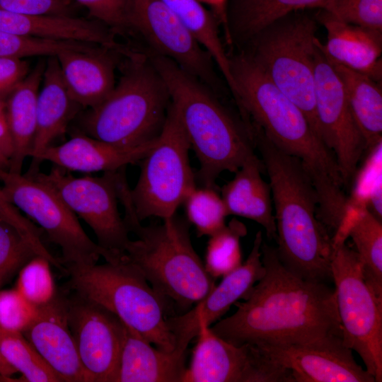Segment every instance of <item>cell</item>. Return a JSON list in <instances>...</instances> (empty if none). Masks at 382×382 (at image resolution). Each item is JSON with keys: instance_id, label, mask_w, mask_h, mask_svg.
<instances>
[{"instance_id": "1", "label": "cell", "mask_w": 382, "mask_h": 382, "mask_svg": "<svg viewBox=\"0 0 382 382\" xmlns=\"http://www.w3.org/2000/svg\"><path fill=\"white\" fill-rule=\"evenodd\" d=\"M261 253L263 277L244 301L234 303L233 314L210 327L212 332L235 345H289L342 337L335 289L296 276L264 241Z\"/></svg>"}, {"instance_id": "2", "label": "cell", "mask_w": 382, "mask_h": 382, "mask_svg": "<svg viewBox=\"0 0 382 382\" xmlns=\"http://www.w3.org/2000/svg\"><path fill=\"white\" fill-rule=\"evenodd\" d=\"M229 59L233 98L244 124L261 130L278 149L301 161L317 194L320 219L337 225L346 215L348 197L334 155L304 113L245 51Z\"/></svg>"}, {"instance_id": "3", "label": "cell", "mask_w": 382, "mask_h": 382, "mask_svg": "<svg viewBox=\"0 0 382 382\" xmlns=\"http://www.w3.org/2000/svg\"><path fill=\"white\" fill-rule=\"evenodd\" d=\"M250 134L269 177L279 260L301 279L332 282V238L318 218L317 194L303 165L261 130L253 127Z\"/></svg>"}, {"instance_id": "4", "label": "cell", "mask_w": 382, "mask_h": 382, "mask_svg": "<svg viewBox=\"0 0 382 382\" xmlns=\"http://www.w3.org/2000/svg\"><path fill=\"white\" fill-rule=\"evenodd\" d=\"M150 61L199 161L195 175L202 186L216 187L222 172L235 173L257 155L244 122L237 121L208 86L166 57L154 54Z\"/></svg>"}, {"instance_id": "5", "label": "cell", "mask_w": 382, "mask_h": 382, "mask_svg": "<svg viewBox=\"0 0 382 382\" xmlns=\"http://www.w3.org/2000/svg\"><path fill=\"white\" fill-rule=\"evenodd\" d=\"M119 201L128 231L137 237L127 245L125 258L167 303L169 300L186 309L202 301L216 285L215 279L192 246L188 221L175 214L162 224L143 226L129 190L120 193Z\"/></svg>"}, {"instance_id": "6", "label": "cell", "mask_w": 382, "mask_h": 382, "mask_svg": "<svg viewBox=\"0 0 382 382\" xmlns=\"http://www.w3.org/2000/svg\"><path fill=\"white\" fill-rule=\"evenodd\" d=\"M128 59L111 93L81 117L80 132L115 146L136 147L157 139L170 98L151 61L139 54Z\"/></svg>"}, {"instance_id": "7", "label": "cell", "mask_w": 382, "mask_h": 382, "mask_svg": "<svg viewBox=\"0 0 382 382\" xmlns=\"http://www.w3.org/2000/svg\"><path fill=\"white\" fill-rule=\"evenodd\" d=\"M64 268L76 294L112 312L157 348L173 351L175 341L167 323L168 303L125 255L102 265Z\"/></svg>"}, {"instance_id": "8", "label": "cell", "mask_w": 382, "mask_h": 382, "mask_svg": "<svg viewBox=\"0 0 382 382\" xmlns=\"http://www.w3.org/2000/svg\"><path fill=\"white\" fill-rule=\"evenodd\" d=\"M318 23L304 10L291 12L264 28L242 50L300 108L319 136L314 82Z\"/></svg>"}, {"instance_id": "9", "label": "cell", "mask_w": 382, "mask_h": 382, "mask_svg": "<svg viewBox=\"0 0 382 382\" xmlns=\"http://www.w3.org/2000/svg\"><path fill=\"white\" fill-rule=\"evenodd\" d=\"M190 144L171 103L163 129L141 162L138 180L130 197L140 221L163 220L175 214L195 188L196 175L189 160Z\"/></svg>"}, {"instance_id": "10", "label": "cell", "mask_w": 382, "mask_h": 382, "mask_svg": "<svg viewBox=\"0 0 382 382\" xmlns=\"http://www.w3.org/2000/svg\"><path fill=\"white\" fill-rule=\"evenodd\" d=\"M332 239L331 270L344 344L356 352L376 382L382 381V299L364 279L356 251Z\"/></svg>"}, {"instance_id": "11", "label": "cell", "mask_w": 382, "mask_h": 382, "mask_svg": "<svg viewBox=\"0 0 382 382\" xmlns=\"http://www.w3.org/2000/svg\"><path fill=\"white\" fill-rule=\"evenodd\" d=\"M0 180L9 202L35 221L49 240L61 248L59 260L64 267L96 264L100 257L106 262L117 260L88 236L76 215L49 185L1 169Z\"/></svg>"}, {"instance_id": "12", "label": "cell", "mask_w": 382, "mask_h": 382, "mask_svg": "<svg viewBox=\"0 0 382 382\" xmlns=\"http://www.w3.org/2000/svg\"><path fill=\"white\" fill-rule=\"evenodd\" d=\"M117 170L104 172L100 177L77 178L54 166L48 173L39 171L31 178L52 188L91 228L98 245L116 259H120L130 238L118 209Z\"/></svg>"}, {"instance_id": "13", "label": "cell", "mask_w": 382, "mask_h": 382, "mask_svg": "<svg viewBox=\"0 0 382 382\" xmlns=\"http://www.w3.org/2000/svg\"><path fill=\"white\" fill-rule=\"evenodd\" d=\"M316 39L315 104L318 134L337 161L344 187L352 185L366 146L353 119L343 83Z\"/></svg>"}, {"instance_id": "14", "label": "cell", "mask_w": 382, "mask_h": 382, "mask_svg": "<svg viewBox=\"0 0 382 382\" xmlns=\"http://www.w3.org/2000/svg\"><path fill=\"white\" fill-rule=\"evenodd\" d=\"M127 21L156 55L173 61L209 88H219L212 58L161 0H129Z\"/></svg>"}, {"instance_id": "15", "label": "cell", "mask_w": 382, "mask_h": 382, "mask_svg": "<svg viewBox=\"0 0 382 382\" xmlns=\"http://www.w3.org/2000/svg\"><path fill=\"white\" fill-rule=\"evenodd\" d=\"M183 382H294L284 368L258 347L235 345L201 326Z\"/></svg>"}, {"instance_id": "16", "label": "cell", "mask_w": 382, "mask_h": 382, "mask_svg": "<svg viewBox=\"0 0 382 382\" xmlns=\"http://www.w3.org/2000/svg\"><path fill=\"white\" fill-rule=\"evenodd\" d=\"M68 323L86 382H115L124 323L103 306L74 294L68 299Z\"/></svg>"}, {"instance_id": "17", "label": "cell", "mask_w": 382, "mask_h": 382, "mask_svg": "<svg viewBox=\"0 0 382 382\" xmlns=\"http://www.w3.org/2000/svg\"><path fill=\"white\" fill-rule=\"evenodd\" d=\"M257 347L289 370L294 382H376L355 361L353 351L340 335L301 344Z\"/></svg>"}, {"instance_id": "18", "label": "cell", "mask_w": 382, "mask_h": 382, "mask_svg": "<svg viewBox=\"0 0 382 382\" xmlns=\"http://www.w3.org/2000/svg\"><path fill=\"white\" fill-rule=\"evenodd\" d=\"M262 231H258L245 261L224 275L221 282L196 306L183 314L169 316L167 323L175 337V350L185 354L191 340L197 337L201 326L210 325L224 316L238 300L244 299L254 285L263 277L262 261Z\"/></svg>"}, {"instance_id": "19", "label": "cell", "mask_w": 382, "mask_h": 382, "mask_svg": "<svg viewBox=\"0 0 382 382\" xmlns=\"http://www.w3.org/2000/svg\"><path fill=\"white\" fill-rule=\"evenodd\" d=\"M37 307L35 318L22 334L63 381L86 382L68 323V299L56 293Z\"/></svg>"}, {"instance_id": "20", "label": "cell", "mask_w": 382, "mask_h": 382, "mask_svg": "<svg viewBox=\"0 0 382 382\" xmlns=\"http://www.w3.org/2000/svg\"><path fill=\"white\" fill-rule=\"evenodd\" d=\"M156 140L136 147L115 146L79 132L66 142L50 146L36 157L25 175L33 178L39 172L43 161L67 171L82 173L109 172L117 170L129 164L140 162Z\"/></svg>"}, {"instance_id": "21", "label": "cell", "mask_w": 382, "mask_h": 382, "mask_svg": "<svg viewBox=\"0 0 382 382\" xmlns=\"http://www.w3.org/2000/svg\"><path fill=\"white\" fill-rule=\"evenodd\" d=\"M315 18L325 28L327 40L320 42L330 62L382 81V30L345 22L318 8Z\"/></svg>"}, {"instance_id": "22", "label": "cell", "mask_w": 382, "mask_h": 382, "mask_svg": "<svg viewBox=\"0 0 382 382\" xmlns=\"http://www.w3.org/2000/svg\"><path fill=\"white\" fill-rule=\"evenodd\" d=\"M114 52L98 46L91 50H66L56 56L68 91L81 108L96 107L114 88Z\"/></svg>"}, {"instance_id": "23", "label": "cell", "mask_w": 382, "mask_h": 382, "mask_svg": "<svg viewBox=\"0 0 382 382\" xmlns=\"http://www.w3.org/2000/svg\"><path fill=\"white\" fill-rule=\"evenodd\" d=\"M264 170L256 155L248 160L224 185L221 196L228 215L243 217L260 224L269 240L276 239L271 187L262 178Z\"/></svg>"}, {"instance_id": "24", "label": "cell", "mask_w": 382, "mask_h": 382, "mask_svg": "<svg viewBox=\"0 0 382 382\" xmlns=\"http://www.w3.org/2000/svg\"><path fill=\"white\" fill-rule=\"evenodd\" d=\"M125 324V323H124ZM185 354L151 346L125 324L124 338L115 382H183Z\"/></svg>"}, {"instance_id": "25", "label": "cell", "mask_w": 382, "mask_h": 382, "mask_svg": "<svg viewBox=\"0 0 382 382\" xmlns=\"http://www.w3.org/2000/svg\"><path fill=\"white\" fill-rule=\"evenodd\" d=\"M37 100L36 129L30 153L32 158L66 132L82 108L71 97L56 56L49 57Z\"/></svg>"}, {"instance_id": "26", "label": "cell", "mask_w": 382, "mask_h": 382, "mask_svg": "<svg viewBox=\"0 0 382 382\" xmlns=\"http://www.w3.org/2000/svg\"><path fill=\"white\" fill-rule=\"evenodd\" d=\"M45 63L43 60L39 61L6 100L13 144L8 171L13 173L21 174L24 160L30 156L32 149L36 129L37 100Z\"/></svg>"}, {"instance_id": "27", "label": "cell", "mask_w": 382, "mask_h": 382, "mask_svg": "<svg viewBox=\"0 0 382 382\" xmlns=\"http://www.w3.org/2000/svg\"><path fill=\"white\" fill-rule=\"evenodd\" d=\"M325 0H228L224 34L229 45L245 47L277 19L296 11L320 8Z\"/></svg>"}, {"instance_id": "28", "label": "cell", "mask_w": 382, "mask_h": 382, "mask_svg": "<svg viewBox=\"0 0 382 382\" xmlns=\"http://www.w3.org/2000/svg\"><path fill=\"white\" fill-rule=\"evenodd\" d=\"M328 61L343 83L353 119L369 151L382 142L381 83Z\"/></svg>"}, {"instance_id": "29", "label": "cell", "mask_w": 382, "mask_h": 382, "mask_svg": "<svg viewBox=\"0 0 382 382\" xmlns=\"http://www.w3.org/2000/svg\"><path fill=\"white\" fill-rule=\"evenodd\" d=\"M350 237L356 248L364 279L382 299V224L367 207L358 210L334 236Z\"/></svg>"}, {"instance_id": "30", "label": "cell", "mask_w": 382, "mask_h": 382, "mask_svg": "<svg viewBox=\"0 0 382 382\" xmlns=\"http://www.w3.org/2000/svg\"><path fill=\"white\" fill-rule=\"evenodd\" d=\"M185 24L212 58L231 93L235 84L230 69L229 55L221 40L219 23L210 10L197 0H161Z\"/></svg>"}, {"instance_id": "31", "label": "cell", "mask_w": 382, "mask_h": 382, "mask_svg": "<svg viewBox=\"0 0 382 382\" xmlns=\"http://www.w3.org/2000/svg\"><path fill=\"white\" fill-rule=\"evenodd\" d=\"M0 354L17 372L21 373L23 381H63L22 332L0 327Z\"/></svg>"}, {"instance_id": "32", "label": "cell", "mask_w": 382, "mask_h": 382, "mask_svg": "<svg viewBox=\"0 0 382 382\" xmlns=\"http://www.w3.org/2000/svg\"><path fill=\"white\" fill-rule=\"evenodd\" d=\"M247 234L243 223L233 219L209 236L204 267L214 279L224 277L242 264L241 239Z\"/></svg>"}, {"instance_id": "33", "label": "cell", "mask_w": 382, "mask_h": 382, "mask_svg": "<svg viewBox=\"0 0 382 382\" xmlns=\"http://www.w3.org/2000/svg\"><path fill=\"white\" fill-rule=\"evenodd\" d=\"M187 220L195 227L198 237L210 236L226 225L228 216L215 187H195L183 201Z\"/></svg>"}, {"instance_id": "34", "label": "cell", "mask_w": 382, "mask_h": 382, "mask_svg": "<svg viewBox=\"0 0 382 382\" xmlns=\"http://www.w3.org/2000/svg\"><path fill=\"white\" fill-rule=\"evenodd\" d=\"M98 46L80 42L40 38L0 31L1 57H49L57 56L66 50H91Z\"/></svg>"}, {"instance_id": "35", "label": "cell", "mask_w": 382, "mask_h": 382, "mask_svg": "<svg viewBox=\"0 0 382 382\" xmlns=\"http://www.w3.org/2000/svg\"><path fill=\"white\" fill-rule=\"evenodd\" d=\"M37 255L15 227L0 219V289Z\"/></svg>"}, {"instance_id": "36", "label": "cell", "mask_w": 382, "mask_h": 382, "mask_svg": "<svg viewBox=\"0 0 382 382\" xmlns=\"http://www.w3.org/2000/svg\"><path fill=\"white\" fill-rule=\"evenodd\" d=\"M50 265L48 260L37 255L18 272L16 289L35 306L48 303L57 293Z\"/></svg>"}, {"instance_id": "37", "label": "cell", "mask_w": 382, "mask_h": 382, "mask_svg": "<svg viewBox=\"0 0 382 382\" xmlns=\"http://www.w3.org/2000/svg\"><path fill=\"white\" fill-rule=\"evenodd\" d=\"M320 8L345 22L382 30V0H325Z\"/></svg>"}, {"instance_id": "38", "label": "cell", "mask_w": 382, "mask_h": 382, "mask_svg": "<svg viewBox=\"0 0 382 382\" xmlns=\"http://www.w3.org/2000/svg\"><path fill=\"white\" fill-rule=\"evenodd\" d=\"M37 307L28 302L15 288L0 289V327L22 332L33 320Z\"/></svg>"}, {"instance_id": "39", "label": "cell", "mask_w": 382, "mask_h": 382, "mask_svg": "<svg viewBox=\"0 0 382 382\" xmlns=\"http://www.w3.org/2000/svg\"><path fill=\"white\" fill-rule=\"evenodd\" d=\"M0 219L15 227L38 255L44 257L52 265L61 269L59 260L49 252L42 243L41 228L20 214L17 208L7 199L1 187H0Z\"/></svg>"}, {"instance_id": "40", "label": "cell", "mask_w": 382, "mask_h": 382, "mask_svg": "<svg viewBox=\"0 0 382 382\" xmlns=\"http://www.w3.org/2000/svg\"><path fill=\"white\" fill-rule=\"evenodd\" d=\"M84 6L92 17L114 33L129 29L127 21L129 0H74Z\"/></svg>"}, {"instance_id": "41", "label": "cell", "mask_w": 382, "mask_h": 382, "mask_svg": "<svg viewBox=\"0 0 382 382\" xmlns=\"http://www.w3.org/2000/svg\"><path fill=\"white\" fill-rule=\"evenodd\" d=\"M0 10L18 13L72 16L66 0H0Z\"/></svg>"}, {"instance_id": "42", "label": "cell", "mask_w": 382, "mask_h": 382, "mask_svg": "<svg viewBox=\"0 0 382 382\" xmlns=\"http://www.w3.org/2000/svg\"><path fill=\"white\" fill-rule=\"evenodd\" d=\"M29 71L24 59L0 57V96L7 97Z\"/></svg>"}, {"instance_id": "43", "label": "cell", "mask_w": 382, "mask_h": 382, "mask_svg": "<svg viewBox=\"0 0 382 382\" xmlns=\"http://www.w3.org/2000/svg\"><path fill=\"white\" fill-rule=\"evenodd\" d=\"M0 148L4 154L10 160L13 152L12 139L8 127L6 100L0 96Z\"/></svg>"}, {"instance_id": "44", "label": "cell", "mask_w": 382, "mask_h": 382, "mask_svg": "<svg viewBox=\"0 0 382 382\" xmlns=\"http://www.w3.org/2000/svg\"><path fill=\"white\" fill-rule=\"evenodd\" d=\"M203 5L210 8L219 25L223 26L224 30L226 23V6L228 0H197Z\"/></svg>"}, {"instance_id": "45", "label": "cell", "mask_w": 382, "mask_h": 382, "mask_svg": "<svg viewBox=\"0 0 382 382\" xmlns=\"http://www.w3.org/2000/svg\"><path fill=\"white\" fill-rule=\"evenodd\" d=\"M16 373H17V371L0 354V374L6 377L12 378V375Z\"/></svg>"}, {"instance_id": "46", "label": "cell", "mask_w": 382, "mask_h": 382, "mask_svg": "<svg viewBox=\"0 0 382 382\" xmlns=\"http://www.w3.org/2000/svg\"><path fill=\"white\" fill-rule=\"evenodd\" d=\"M9 159L4 154L0 148V169L8 170Z\"/></svg>"}, {"instance_id": "47", "label": "cell", "mask_w": 382, "mask_h": 382, "mask_svg": "<svg viewBox=\"0 0 382 382\" xmlns=\"http://www.w3.org/2000/svg\"><path fill=\"white\" fill-rule=\"evenodd\" d=\"M14 381H20L19 380H16L13 378H8L0 374V382H14Z\"/></svg>"}]
</instances>
